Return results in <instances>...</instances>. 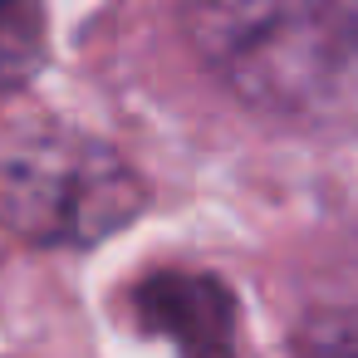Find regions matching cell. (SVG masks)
Wrapping results in <instances>:
<instances>
[{
  "label": "cell",
  "mask_w": 358,
  "mask_h": 358,
  "mask_svg": "<svg viewBox=\"0 0 358 358\" xmlns=\"http://www.w3.org/2000/svg\"><path fill=\"white\" fill-rule=\"evenodd\" d=\"M187 30L260 108L294 118L358 108V0H187Z\"/></svg>",
  "instance_id": "cell-1"
},
{
  "label": "cell",
  "mask_w": 358,
  "mask_h": 358,
  "mask_svg": "<svg viewBox=\"0 0 358 358\" xmlns=\"http://www.w3.org/2000/svg\"><path fill=\"white\" fill-rule=\"evenodd\" d=\"M138 172L84 138H45L0 162V221L35 245H89L143 211Z\"/></svg>",
  "instance_id": "cell-2"
},
{
  "label": "cell",
  "mask_w": 358,
  "mask_h": 358,
  "mask_svg": "<svg viewBox=\"0 0 358 358\" xmlns=\"http://www.w3.org/2000/svg\"><path fill=\"white\" fill-rule=\"evenodd\" d=\"M138 314L148 329L177 343L182 358H231L236 348V309L231 294L211 275H152L138 289Z\"/></svg>",
  "instance_id": "cell-3"
},
{
  "label": "cell",
  "mask_w": 358,
  "mask_h": 358,
  "mask_svg": "<svg viewBox=\"0 0 358 358\" xmlns=\"http://www.w3.org/2000/svg\"><path fill=\"white\" fill-rule=\"evenodd\" d=\"M50 50L45 0H0V89H20Z\"/></svg>",
  "instance_id": "cell-4"
},
{
  "label": "cell",
  "mask_w": 358,
  "mask_h": 358,
  "mask_svg": "<svg viewBox=\"0 0 358 358\" xmlns=\"http://www.w3.org/2000/svg\"><path fill=\"white\" fill-rule=\"evenodd\" d=\"M299 358H358V329H348V324H319L299 343Z\"/></svg>",
  "instance_id": "cell-5"
}]
</instances>
